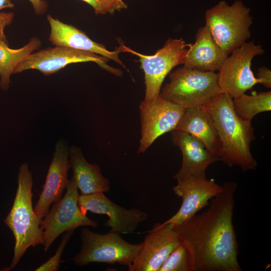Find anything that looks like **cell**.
Instances as JSON below:
<instances>
[{"mask_svg":"<svg viewBox=\"0 0 271 271\" xmlns=\"http://www.w3.org/2000/svg\"><path fill=\"white\" fill-rule=\"evenodd\" d=\"M105 13L113 14L116 11L126 9L127 5L122 0H100Z\"/></svg>","mask_w":271,"mask_h":271,"instance_id":"25","label":"cell"},{"mask_svg":"<svg viewBox=\"0 0 271 271\" xmlns=\"http://www.w3.org/2000/svg\"><path fill=\"white\" fill-rule=\"evenodd\" d=\"M73 232L74 230H70L65 232L55 255L36 268V271H57L59 269L63 251Z\"/></svg>","mask_w":271,"mask_h":271,"instance_id":"24","label":"cell"},{"mask_svg":"<svg viewBox=\"0 0 271 271\" xmlns=\"http://www.w3.org/2000/svg\"><path fill=\"white\" fill-rule=\"evenodd\" d=\"M173 188L174 193L182 199L178 211L164 223L179 225L196 215L209 204V200L222 190V185L206 177H191L177 180Z\"/></svg>","mask_w":271,"mask_h":271,"instance_id":"12","label":"cell"},{"mask_svg":"<svg viewBox=\"0 0 271 271\" xmlns=\"http://www.w3.org/2000/svg\"><path fill=\"white\" fill-rule=\"evenodd\" d=\"M173 144L180 150L182 162L180 169L174 176L177 180L191 177H206V171L212 163L219 161L203 143L195 137L186 132L171 131Z\"/></svg>","mask_w":271,"mask_h":271,"instance_id":"16","label":"cell"},{"mask_svg":"<svg viewBox=\"0 0 271 271\" xmlns=\"http://www.w3.org/2000/svg\"><path fill=\"white\" fill-rule=\"evenodd\" d=\"M189 45L182 38H169L164 46L152 55L139 53L124 45L119 47L118 49L121 52L132 53L140 58L146 85L144 101H152L160 95L166 76L174 67L183 64Z\"/></svg>","mask_w":271,"mask_h":271,"instance_id":"8","label":"cell"},{"mask_svg":"<svg viewBox=\"0 0 271 271\" xmlns=\"http://www.w3.org/2000/svg\"><path fill=\"white\" fill-rule=\"evenodd\" d=\"M90 5L96 14H105L102 7L100 0H82Z\"/></svg>","mask_w":271,"mask_h":271,"instance_id":"28","label":"cell"},{"mask_svg":"<svg viewBox=\"0 0 271 271\" xmlns=\"http://www.w3.org/2000/svg\"><path fill=\"white\" fill-rule=\"evenodd\" d=\"M14 5L11 2V0H0V10L7 8H13Z\"/></svg>","mask_w":271,"mask_h":271,"instance_id":"29","label":"cell"},{"mask_svg":"<svg viewBox=\"0 0 271 271\" xmlns=\"http://www.w3.org/2000/svg\"><path fill=\"white\" fill-rule=\"evenodd\" d=\"M40 40L32 38L25 46L18 49L9 48L6 42L0 40V87L7 90L11 83L10 77L17 65L38 49L41 46Z\"/></svg>","mask_w":271,"mask_h":271,"instance_id":"21","label":"cell"},{"mask_svg":"<svg viewBox=\"0 0 271 271\" xmlns=\"http://www.w3.org/2000/svg\"><path fill=\"white\" fill-rule=\"evenodd\" d=\"M141 137L138 153H144L163 134L174 130L186 108L163 99L160 94L140 105Z\"/></svg>","mask_w":271,"mask_h":271,"instance_id":"11","label":"cell"},{"mask_svg":"<svg viewBox=\"0 0 271 271\" xmlns=\"http://www.w3.org/2000/svg\"><path fill=\"white\" fill-rule=\"evenodd\" d=\"M108 59L91 52L56 46L32 53L17 65L14 74L29 69H37L48 76L56 73L69 64L91 61L112 74L121 75L119 70L107 65Z\"/></svg>","mask_w":271,"mask_h":271,"instance_id":"10","label":"cell"},{"mask_svg":"<svg viewBox=\"0 0 271 271\" xmlns=\"http://www.w3.org/2000/svg\"><path fill=\"white\" fill-rule=\"evenodd\" d=\"M80 251L73 258L74 262L82 266L91 262L118 263L129 266L137 256L142 243L131 244L120 234L109 231L104 234L83 228L81 232Z\"/></svg>","mask_w":271,"mask_h":271,"instance_id":"6","label":"cell"},{"mask_svg":"<svg viewBox=\"0 0 271 271\" xmlns=\"http://www.w3.org/2000/svg\"><path fill=\"white\" fill-rule=\"evenodd\" d=\"M47 19L51 28L49 40L53 44L91 52L111 59L125 68L119 58L121 51L118 49L114 51H109L75 27L65 24L50 15L47 16Z\"/></svg>","mask_w":271,"mask_h":271,"instance_id":"18","label":"cell"},{"mask_svg":"<svg viewBox=\"0 0 271 271\" xmlns=\"http://www.w3.org/2000/svg\"><path fill=\"white\" fill-rule=\"evenodd\" d=\"M205 19L212 38L228 55L250 37L253 18L250 9L241 1L230 5L221 1L206 11Z\"/></svg>","mask_w":271,"mask_h":271,"instance_id":"4","label":"cell"},{"mask_svg":"<svg viewBox=\"0 0 271 271\" xmlns=\"http://www.w3.org/2000/svg\"><path fill=\"white\" fill-rule=\"evenodd\" d=\"M169 78L161 96L185 108L204 105L221 92L215 72L183 66L171 73Z\"/></svg>","mask_w":271,"mask_h":271,"instance_id":"5","label":"cell"},{"mask_svg":"<svg viewBox=\"0 0 271 271\" xmlns=\"http://www.w3.org/2000/svg\"><path fill=\"white\" fill-rule=\"evenodd\" d=\"M264 52L261 45L251 41L245 42L232 51L217 73L221 92L233 99L258 84L251 69V61L254 57Z\"/></svg>","mask_w":271,"mask_h":271,"instance_id":"9","label":"cell"},{"mask_svg":"<svg viewBox=\"0 0 271 271\" xmlns=\"http://www.w3.org/2000/svg\"><path fill=\"white\" fill-rule=\"evenodd\" d=\"M33 185L32 173L28 165L25 163L19 168L15 198L11 210L4 220L15 239L10 269L17 266L29 247L44 244L40 222L33 207Z\"/></svg>","mask_w":271,"mask_h":271,"instance_id":"3","label":"cell"},{"mask_svg":"<svg viewBox=\"0 0 271 271\" xmlns=\"http://www.w3.org/2000/svg\"><path fill=\"white\" fill-rule=\"evenodd\" d=\"M66 188L64 195L53 204L40 222L45 252L62 233L74 230L80 226L96 227L98 225L95 221L81 211L78 204V188L72 178L69 180Z\"/></svg>","mask_w":271,"mask_h":271,"instance_id":"7","label":"cell"},{"mask_svg":"<svg viewBox=\"0 0 271 271\" xmlns=\"http://www.w3.org/2000/svg\"><path fill=\"white\" fill-rule=\"evenodd\" d=\"M68 155L67 145L63 140L59 141L55 146L43 190L34 208L40 222L48 212L51 205L62 198L66 188L69 181L68 172L70 168Z\"/></svg>","mask_w":271,"mask_h":271,"instance_id":"15","label":"cell"},{"mask_svg":"<svg viewBox=\"0 0 271 271\" xmlns=\"http://www.w3.org/2000/svg\"><path fill=\"white\" fill-rule=\"evenodd\" d=\"M70 165L72 169V179L81 195L107 192L109 182L101 174L99 166L89 163L80 148L75 146L69 149Z\"/></svg>","mask_w":271,"mask_h":271,"instance_id":"20","label":"cell"},{"mask_svg":"<svg viewBox=\"0 0 271 271\" xmlns=\"http://www.w3.org/2000/svg\"><path fill=\"white\" fill-rule=\"evenodd\" d=\"M180 242L171 223H158L149 230L129 271H158Z\"/></svg>","mask_w":271,"mask_h":271,"instance_id":"13","label":"cell"},{"mask_svg":"<svg viewBox=\"0 0 271 271\" xmlns=\"http://www.w3.org/2000/svg\"><path fill=\"white\" fill-rule=\"evenodd\" d=\"M236 114L242 120L251 122L257 114L271 110V91L260 92L251 95L243 93L232 99Z\"/></svg>","mask_w":271,"mask_h":271,"instance_id":"22","label":"cell"},{"mask_svg":"<svg viewBox=\"0 0 271 271\" xmlns=\"http://www.w3.org/2000/svg\"><path fill=\"white\" fill-rule=\"evenodd\" d=\"M32 4L35 12L37 15H43L47 11L48 5L43 0H29Z\"/></svg>","mask_w":271,"mask_h":271,"instance_id":"27","label":"cell"},{"mask_svg":"<svg viewBox=\"0 0 271 271\" xmlns=\"http://www.w3.org/2000/svg\"><path fill=\"white\" fill-rule=\"evenodd\" d=\"M78 204L81 211L86 214L88 211L108 217L105 225L110 231L121 233H132L138 226L147 220L148 214L139 208L127 209L113 203L103 192L79 195Z\"/></svg>","mask_w":271,"mask_h":271,"instance_id":"14","label":"cell"},{"mask_svg":"<svg viewBox=\"0 0 271 271\" xmlns=\"http://www.w3.org/2000/svg\"><path fill=\"white\" fill-rule=\"evenodd\" d=\"M174 130L195 137L219 158L220 146L218 133L210 115L203 105L186 108Z\"/></svg>","mask_w":271,"mask_h":271,"instance_id":"19","label":"cell"},{"mask_svg":"<svg viewBox=\"0 0 271 271\" xmlns=\"http://www.w3.org/2000/svg\"><path fill=\"white\" fill-rule=\"evenodd\" d=\"M237 187L235 182H226L207 210L174 226L193 253L195 271L242 270L232 221Z\"/></svg>","mask_w":271,"mask_h":271,"instance_id":"1","label":"cell"},{"mask_svg":"<svg viewBox=\"0 0 271 271\" xmlns=\"http://www.w3.org/2000/svg\"><path fill=\"white\" fill-rule=\"evenodd\" d=\"M210 115L219 137L220 161L228 166H237L243 171L253 170L257 162L250 151L255 140L251 122L241 119L235 113L232 98L221 92L203 105Z\"/></svg>","mask_w":271,"mask_h":271,"instance_id":"2","label":"cell"},{"mask_svg":"<svg viewBox=\"0 0 271 271\" xmlns=\"http://www.w3.org/2000/svg\"><path fill=\"white\" fill-rule=\"evenodd\" d=\"M158 271H195L193 254L188 245L180 240Z\"/></svg>","mask_w":271,"mask_h":271,"instance_id":"23","label":"cell"},{"mask_svg":"<svg viewBox=\"0 0 271 271\" xmlns=\"http://www.w3.org/2000/svg\"><path fill=\"white\" fill-rule=\"evenodd\" d=\"M228 55L215 42L205 25L198 29L195 43L189 44L183 64L201 71L215 72L219 70Z\"/></svg>","mask_w":271,"mask_h":271,"instance_id":"17","label":"cell"},{"mask_svg":"<svg viewBox=\"0 0 271 271\" xmlns=\"http://www.w3.org/2000/svg\"><path fill=\"white\" fill-rule=\"evenodd\" d=\"M256 78L259 84L268 88L271 87V71L266 67L262 66L258 68Z\"/></svg>","mask_w":271,"mask_h":271,"instance_id":"26","label":"cell"}]
</instances>
